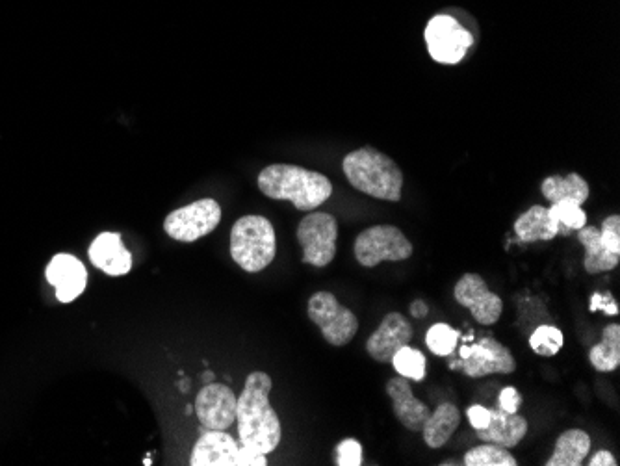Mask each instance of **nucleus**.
Here are the masks:
<instances>
[{
    "instance_id": "obj_10",
    "label": "nucleus",
    "mask_w": 620,
    "mask_h": 466,
    "mask_svg": "<svg viewBox=\"0 0 620 466\" xmlns=\"http://www.w3.org/2000/svg\"><path fill=\"white\" fill-rule=\"evenodd\" d=\"M461 368L466 376H491V374H513L517 361L509 348L500 344L496 338L487 337L472 346H461Z\"/></svg>"
},
{
    "instance_id": "obj_24",
    "label": "nucleus",
    "mask_w": 620,
    "mask_h": 466,
    "mask_svg": "<svg viewBox=\"0 0 620 466\" xmlns=\"http://www.w3.org/2000/svg\"><path fill=\"white\" fill-rule=\"evenodd\" d=\"M589 361L598 372H615L620 366V325L611 324L604 329L600 344L591 348Z\"/></svg>"
},
{
    "instance_id": "obj_21",
    "label": "nucleus",
    "mask_w": 620,
    "mask_h": 466,
    "mask_svg": "<svg viewBox=\"0 0 620 466\" xmlns=\"http://www.w3.org/2000/svg\"><path fill=\"white\" fill-rule=\"evenodd\" d=\"M591 450V437L583 429H569L559 435L546 466H580Z\"/></svg>"
},
{
    "instance_id": "obj_28",
    "label": "nucleus",
    "mask_w": 620,
    "mask_h": 466,
    "mask_svg": "<svg viewBox=\"0 0 620 466\" xmlns=\"http://www.w3.org/2000/svg\"><path fill=\"white\" fill-rule=\"evenodd\" d=\"M565 344V335L554 325H541L530 337L531 350L541 357H554Z\"/></svg>"
},
{
    "instance_id": "obj_5",
    "label": "nucleus",
    "mask_w": 620,
    "mask_h": 466,
    "mask_svg": "<svg viewBox=\"0 0 620 466\" xmlns=\"http://www.w3.org/2000/svg\"><path fill=\"white\" fill-rule=\"evenodd\" d=\"M355 259L364 268H375L381 262L411 259L413 244L394 225H375L362 231L355 240Z\"/></svg>"
},
{
    "instance_id": "obj_7",
    "label": "nucleus",
    "mask_w": 620,
    "mask_h": 466,
    "mask_svg": "<svg viewBox=\"0 0 620 466\" xmlns=\"http://www.w3.org/2000/svg\"><path fill=\"white\" fill-rule=\"evenodd\" d=\"M338 223L327 212H310L298 225V242L303 262L314 268L329 266L336 255Z\"/></svg>"
},
{
    "instance_id": "obj_12",
    "label": "nucleus",
    "mask_w": 620,
    "mask_h": 466,
    "mask_svg": "<svg viewBox=\"0 0 620 466\" xmlns=\"http://www.w3.org/2000/svg\"><path fill=\"white\" fill-rule=\"evenodd\" d=\"M238 398L233 390L221 383H207L195 398V413L205 429L225 431L236 420Z\"/></svg>"
},
{
    "instance_id": "obj_23",
    "label": "nucleus",
    "mask_w": 620,
    "mask_h": 466,
    "mask_svg": "<svg viewBox=\"0 0 620 466\" xmlns=\"http://www.w3.org/2000/svg\"><path fill=\"white\" fill-rule=\"evenodd\" d=\"M541 192L550 203H557L563 199L576 201L583 205L589 199V184L578 173H570L567 177H548L544 179Z\"/></svg>"
},
{
    "instance_id": "obj_32",
    "label": "nucleus",
    "mask_w": 620,
    "mask_h": 466,
    "mask_svg": "<svg viewBox=\"0 0 620 466\" xmlns=\"http://www.w3.org/2000/svg\"><path fill=\"white\" fill-rule=\"evenodd\" d=\"M520 405H522V396H520V392H518L515 387H505V389L500 392L498 409H502L505 413L515 415V413H518Z\"/></svg>"
},
{
    "instance_id": "obj_9",
    "label": "nucleus",
    "mask_w": 620,
    "mask_h": 466,
    "mask_svg": "<svg viewBox=\"0 0 620 466\" xmlns=\"http://www.w3.org/2000/svg\"><path fill=\"white\" fill-rule=\"evenodd\" d=\"M221 207L216 199H199L188 207L173 210L164 221V231L179 242H195L212 233L221 221Z\"/></svg>"
},
{
    "instance_id": "obj_29",
    "label": "nucleus",
    "mask_w": 620,
    "mask_h": 466,
    "mask_svg": "<svg viewBox=\"0 0 620 466\" xmlns=\"http://www.w3.org/2000/svg\"><path fill=\"white\" fill-rule=\"evenodd\" d=\"M459 342V331L452 325L435 324L429 327L426 335V344L429 350L439 357H450Z\"/></svg>"
},
{
    "instance_id": "obj_36",
    "label": "nucleus",
    "mask_w": 620,
    "mask_h": 466,
    "mask_svg": "<svg viewBox=\"0 0 620 466\" xmlns=\"http://www.w3.org/2000/svg\"><path fill=\"white\" fill-rule=\"evenodd\" d=\"M591 466H617V459L608 450H600L591 457Z\"/></svg>"
},
{
    "instance_id": "obj_1",
    "label": "nucleus",
    "mask_w": 620,
    "mask_h": 466,
    "mask_svg": "<svg viewBox=\"0 0 620 466\" xmlns=\"http://www.w3.org/2000/svg\"><path fill=\"white\" fill-rule=\"evenodd\" d=\"M272 385L266 372H251L238 398V437L242 446L255 454H272L283 439L281 420L270 403Z\"/></svg>"
},
{
    "instance_id": "obj_20",
    "label": "nucleus",
    "mask_w": 620,
    "mask_h": 466,
    "mask_svg": "<svg viewBox=\"0 0 620 466\" xmlns=\"http://www.w3.org/2000/svg\"><path fill=\"white\" fill-rule=\"evenodd\" d=\"M578 240L585 247V259H583L585 272L596 275V273L611 272L619 266L620 255H615L604 247L602 238H600V229L595 225H583L578 231Z\"/></svg>"
},
{
    "instance_id": "obj_6",
    "label": "nucleus",
    "mask_w": 620,
    "mask_h": 466,
    "mask_svg": "<svg viewBox=\"0 0 620 466\" xmlns=\"http://www.w3.org/2000/svg\"><path fill=\"white\" fill-rule=\"evenodd\" d=\"M309 318L320 327L331 346H346L359 331L357 314L344 307L331 292H316L309 299Z\"/></svg>"
},
{
    "instance_id": "obj_25",
    "label": "nucleus",
    "mask_w": 620,
    "mask_h": 466,
    "mask_svg": "<svg viewBox=\"0 0 620 466\" xmlns=\"http://www.w3.org/2000/svg\"><path fill=\"white\" fill-rule=\"evenodd\" d=\"M548 214L556 223L559 234L565 236L572 231H580L583 225H587V214L583 212L582 205L569 199L552 203V207L548 208Z\"/></svg>"
},
{
    "instance_id": "obj_2",
    "label": "nucleus",
    "mask_w": 620,
    "mask_h": 466,
    "mask_svg": "<svg viewBox=\"0 0 620 466\" xmlns=\"http://www.w3.org/2000/svg\"><path fill=\"white\" fill-rule=\"evenodd\" d=\"M260 192L275 201H290L298 210H314L333 194L331 181L310 169L292 164H272L259 175Z\"/></svg>"
},
{
    "instance_id": "obj_13",
    "label": "nucleus",
    "mask_w": 620,
    "mask_h": 466,
    "mask_svg": "<svg viewBox=\"0 0 620 466\" xmlns=\"http://www.w3.org/2000/svg\"><path fill=\"white\" fill-rule=\"evenodd\" d=\"M413 340V325L400 314L388 312L366 342L368 355L377 363H390L394 353Z\"/></svg>"
},
{
    "instance_id": "obj_33",
    "label": "nucleus",
    "mask_w": 620,
    "mask_h": 466,
    "mask_svg": "<svg viewBox=\"0 0 620 466\" xmlns=\"http://www.w3.org/2000/svg\"><path fill=\"white\" fill-rule=\"evenodd\" d=\"M466 418L470 422V426L474 429H485L491 422V409L483 407V405H472L466 411Z\"/></svg>"
},
{
    "instance_id": "obj_31",
    "label": "nucleus",
    "mask_w": 620,
    "mask_h": 466,
    "mask_svg": "<svg viewBox=\"0 0 620 466\" xmlns=\"http://www.w3.org/2000/svg\"><path fill=\"white\" fill-rule=\"evenodd\" d=\"M338 452V459H336V465L340 466H359L362 463V446L361 442L342 441L336 448Z\"/></svg>"
},
{
    "instance_id": "obj_27",
    "label": "nucleus",
    "mask_w": 620,
    "mask_h": 466,
    "mask_svg": "<svg viewBox=\"0 0 620 466\" xmlns=\"http://www.w3.org/2000/svg\"><path fill=\"white\" fill-rule=\"evenodd\" d=\"M390 363L394 364L401 377L411 381H422L426 377V357L422 351L414 350L411 346H403L396 351Z\"/></svg>"
},
{
    "instance_id": "obj_3",
    "label": "nucleus",
    "mask_w": 620,
    "mask_h": 466,
    "mask_svg": "<svg viewBox=\"0 0 620 466\" xmlns=\"http://www.w3.org/2000/svg\"><path fill=\"white\" fill-rule=\"evenodd\" d=\"M342 169L349 184L362 194L372 195L381 201L398 203L403 188V173L400 166L374 147H362L351 151Z\"/></svg>"
},
{
    "instance_id": "obj_30",
    "label": "nucleus",
    "mask_w": 620,
    "mask_h": 466,
    "mask_svg": "<svg viewBox=\"0 0 620 466\" xmlns=\"http://www.w3.org/2000/svg\"><path fill=\"white\" fill-rule=\"evenodd\" d=\"M600 238L606 249L615 255H620V218L617 214L604 220L600 227Z\"/></svg>"
},
{
    "instance_id": "obj_26",
    "label": "nucleus",
    "mask_w": 620,
    "mask_h": 466,
    "mask_svg": "<svg viewBox=\"0 0 620 466\" xmlns=\"http://www.w3.org/2000/svg\"><path fill=\"white\" fill-rule=\"evenodd\" d=\"M463 465L466 466H517V459L509 454L507 448L485 442L483 446L466 452Z\"/></svg>"
},
{
    "instance_id": "obj_38",
    "label": "nucleus",
    "mask_w": 620,
    "mask_h": 466,
    "mask_svg": "<svg viewBox=\"0 0 620 466\" xmlns=\"http://www.w3.org/2000/svg\"><path fill=\"white\" fill-rule=\"evenodd\" d=\"M212 381H214V374H212V372L208 370V372H205V374H203V383L207 385V383H212Z\"/></svg>"
},
{
    "instance_id": "obj_37",
    "label": "nucleus",
    "mask_w": 620,
    "mask_h": 466,
    "mask_svg": "<svg viewBox=\"0 0 620 466\" xmlns=\"http://www.w3.org/2000/svg\"><path fill=\"white\" fill-rule=\"evenodd\" d=\"M411 312H413L414 318H426L427 312H429V307H427L424 301L416 299L413 305H411Z\"/></svg>"
},
{
    "instance_id": "obj_17",
    "label": "nucleus",
    "mask_w": 620,
    "mask_h": 466,
    "mask_svg": "<svg viewBox=\"0 0 620 466\" xmlns=\"http://www.w3.org/2000/svg\"><path fill=\"white\" fill-rule=\"evenodd\" d=\"M90 260L97 270L110 277L127 275L132 268V255L123 246L121 234L117 233L99 234L91 242Z\"/></svg>"
},
{
    "instance_id": "obj_8",
    "label": "nucleus",
    "mask_w": 620,
    "mask_h": 466,
    "mask_svg": "<svg viewBox=\"0 0 620 466\" xmlns=\"http://www.w3.org/2000/svg\"><path fill=\"white\" fill-rule=\"evenodd\" d=\"M427 51L439 64H459L474 45L472 34L452 15H435L426 26Z\"/></svg>"
},
{
    "instance_id": "obj_19",
    "label": "nucleus",
    "mask_w": 620,
    "mask_h": 466,
    "mask_svg": "<svg viewBox=\"0 0 620 466\" xmlns=\"http://www.w3.org/2000/svg\"><path fill=\"white\" fill-rule=\"evenodd\" d=\"M459 426H461V411L457 409V405L444 402L427 416L420 433L424 435V441L431 450H439L450 442Z\"/></svg>"
},
{
    "instance_id": "obj_39",
    "label": "nucleus",
    "mask_w": 620,
    "mask_h": 466,
    "mask_svg": "<svg viewBox=\"0 0 620 466\" xmlns=\"http://www.w3.org/2000/svg\"><path fill=\"white\" fill-rule=\"evenodd\" d=\"M192 413H194V405H188L186 407V415H192Z\"/></svg>"
},
{
    "instance_id": "obj_14",
    "label": "nucleus",
    "mask_w": 620,
    "mask_h": 466,
    "mask_svg": "<svg viewBox=\"0 0 620 466\" xmlns=\"http://www.w3.org/2000/svg\"><path fill=\"white\" fill-rule=\"evenodd\" d=\"M47 281L56 288V298L62 303H71L86 290L88 270L77 257L58 253L47 266Z\"/></svg>"
},
{
    "instance_id": "obj_34",
    "label": "nucleus",
    "mask_w": 620,
    "mask_h": 466,
    "mask_svg": "<svg viewBox=\"0 0 620 466\" xmlns=\"http://www.w3.org/2000/svg\"><path fill=\"white\" fill-rule=\"evenodd\" d=\"M591 311L606 312L608 316H617L619 314V305L615 303V299L611 294H595L591 298Z\"/></svg>"
},
{
    "instance_id": "obj_18",
    "label": "nucleus",
    "mask_w": 620,
    "mask_h": 466,
    "mask_svg": "<svg viewBox=\"0 0 620 466\" xmlns=\"http://www.w3.org/2000/svg\"><path fill=\"white\" fill-rule=\"evenodd\" d=\"M479 441L502 448H515L528 433V420L522 415H511L502 409H491V422L485 429H476Z\"/></svg>"
},
{
    "instance_id": "obj_16",
    "label": "nucleus",
    "mask_w": 620,
    "mask_h": 466,
    "mask_svg": "<svg viewBox=\"0 0 620 466\" xmlns=\"http://www.w3.org/2000/svg\"><path fill=\"white\" fill-rule=\"evenodd\" d=\"M387 394L392 400L394 415L400 420L401 426H405L409 431L420 433L431 411L426 403L420 402L414 396L409 379L401 376L388 379Z\"/></svg>"
},
{
    "instance_id": "obj_22",
    "label": "nucleus",
    "mask_w": 620,
    "mask_h": 466,
    "mask_svg": "<svg viewBox=\"0 0 620 466\" xmlns=\"http://www.w3.org/2000/svg\"><path fill=\"white\" fill-rule=\"evenodd\" d=\"M515 233L522 242H537V240L550 242L556 238L559 231L548 214V208L535 205L515 221Z\"/></svg>"
},
{
    "instance_id": "obj_35",
    "label": "nucleus",
    "mask_w": 620,
    "mask_h": 466,
    "mask_svg": "<svg viewBox=\"0 0 620 466\" xmlns=\"http://www.w3.org/2000/svg\"><path fill=\"white\" fill-rule=\"evenodd\" d=\"M266 455L255 454L251 450H247L244 446H240V454H238V466H266Z\"/></svg>"
},
{
    "instance_id": "obj_11",
    "label": "nucleus",
    "mask_w": 620,
    "mask_h": 466,
    "mask_svg": "<svg viewBox=\"0 0 620 466\" xmlns=\"http://www.w3.org/2000/svg\"><path fill=\"white\" fill-rule=\"evenodd\" d=\"M453 296L481 325L496 324L504 312V301L498 294L491 292V288L478 273H465L457 281Z\"/></svg>"
},
{
    "instance_id": "obj_4",
    "label": "nucleus",
    "mask_w": 620,
    "mask_h": 466,
    "mask_svg": "<svg viewBox=\"0 0 620 466\" xmlns=\"http://www.w3.org/2000/svg\"><path fill=\"white\" fill-rule=\"evenodd\" d=\"M277 255V238L272 221L264 216H244L231 231V257L249 273L266 270Z\"/></svg>"
},
{
    "instance_id": "obj_15",
    "label": "nucleus",
    "mask_w": 620,
    "mask_h": 466,
    "mask_svg": "<svg viewBox=\"0 0 620 466\" xmlns=\"http://www.w3.org/2000/svg\"><path fill=\"white\" fill-rule=\"evenodd\" d=\"M240 448L233 437L225 431L207 429L195 442L190 457L192 466H238Z\"/></svg>"
}]
</instances>
